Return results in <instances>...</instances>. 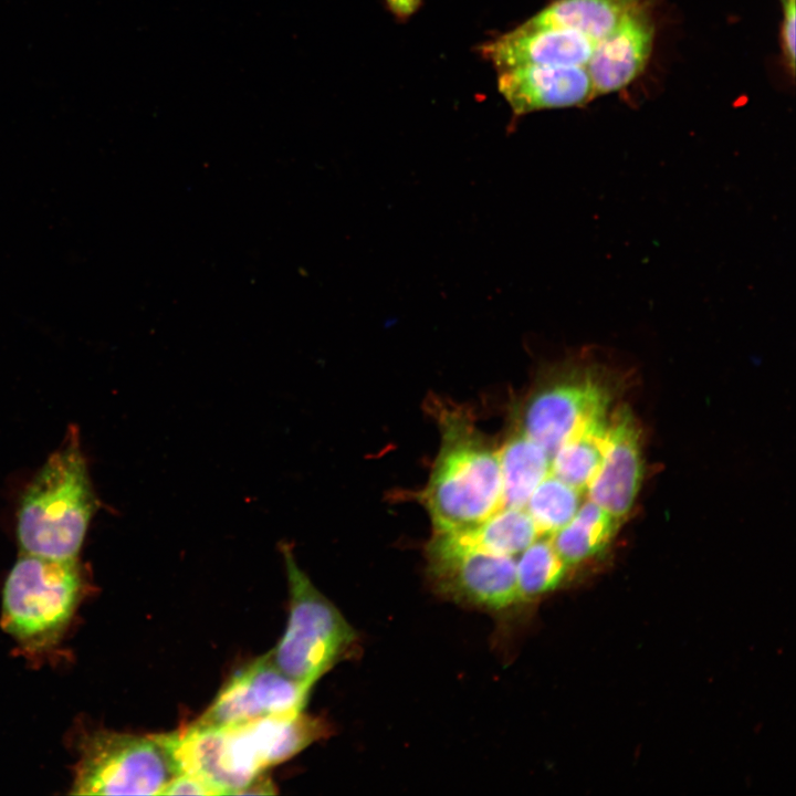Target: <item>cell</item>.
<instances>
[{
  "instance_id": "5bb4252c",
  "label": "cell",
  "mask_w": 796,
  "mask_h": 796,
  "mask_svg": "<svg viewBox=\"0 0 796 796\" xmlns=\"http://www.w3.org/2000/svg\"><path fill=\"white\" fill-rule=\"evenodd\" d=\"M499 457L502 478L500 510L525 511L534 490L551 473V455L517 430L499 450Z\"/></svg>"
},
{
  "instance_id": "ba28073f",
  "label": "cell",
  "mask_w": 796,
  "mask_h": 796,
  "mask_svg": "<svg viewBox=\"0 0 796 796\" xmlns=\"http://www.w3.org/2000/svg\"><path fill=\"white\" fill-rule=\"evenodd\" d=\"M311 690L284 674L265 653L234 672L193 723L220 727L264 716L300 713Z\"/></svg>"
},
{
  "instance_id": "7402d4cb",
  "label": "cell",
  "mask_w": 796,
  "mask_h": 796,
  "mask_svg": "<svg viewBox=\"0 0 796 796\" xmlns=\"http://www.w3.org/2000/svg\"><path fill=\"white\" fill-rule=\"evenodd\" d=\"M419 0H388L389 7L397 14H409L417 7Z\"/></svg>"
},
{
  "instance_id": "ffe728a7",
  "label": "cell",
  "mask_w": 796,
  "mask_h": 796,
  "mask_svg": "<svg viewBox=\"0 0 796 796\" xmlns=\"http://www.w3.org/2000/svg\"><path fill=\"white\" fill-rule=\"evenodd\" d=\"M783 21L781 28V46L787 71L795 72V0H781Z\"/></svg>"
},
{
  "instance_id": "7a4b0ae2",
  "label": "cell",
  "mask_w": 796,
  "mask_h": 796,
  "mask_svg": "<svg viewBox=\"0 0 796 796\" xmlns=\"http://www.w3.org/2000/svg\"><path fill=\"white\" fill-rule=\"evenodd\" d=\"M98 502L92 489L77 430L70 427L23 494L17 534L21 553L77 558Z\"/></svg>"
},
{
  "instance_id": "5b68a950",
  "label": "cell",
  "mask_w": 796,
  "mask_h": 796,
  "mask_svg": "<svg viewBox=\"0 0 796 796\" xmlns=\"http://www.w3.org/2000/svg\"><path fill=\"white\" fill-rule=\"evenodd\" d=\"M178 774L159 734L98 732L83 745L72 795H161Z\"/></svg>"
},
{
  "instance_id": "4fadbf2b",
  "label": "cell",
  "mask_w": 796,
  "mask_h": 796,
  "mask_svg": "<svg viewBox=\"0 0 796 796\" xmlns=\"http://www.w3.org/2000/svg\"><path fill=\"white\" fill-rule=\"evenodd\" d=\"M643 0H555L524 24L576 32L594 44Z\"/></svg>"
},
{
  "instance_id": "ac0fdd59",
  "label": "cell",
  "mask_w": 796,
  "mask_h": 796,
  "mask_svg": "<svg viewBox=\"0 0 796 796\" xmlns=\"http://www.w3.org/2000/svg\"><path fill=\"white\" fill-rule=\"evenodd\" d=\"M566 568L551 537L533 542L516 559L519 600L533 599L555 589L563 580Z\"/></svg>"
},
{
  "instance_id": "44dd1931",
  "label": "cell",
  "mask_w": 796,
  "mask_h": 796,
  "mask_svg": "<svg viewBox=\"0 0 796 796\" xmlns=\"http://www.w3.org/2000/svg\"><path fill=\"white\" fill-rule=\"evenodd\" d=\"M161 795H217V793L199 778L178 773L168 783Z\"/></svg>"
},
{
  "instance_id": "277c9868",
  "label": "cell",
  "mask_w": 796,
  "mask_h": 796,
  "mask_svg": "<svg viewBox=\"0 0 796 796\" xmlns=\"http://www.w3.org/2000/svg\"><path fill=\"white\" fill-rule=\"evenodd\" d=\"M82 593L77 558L21 553L3 584L1 627L28 648L50 646L67 627Z\"/></svg>"
},
{
  "instance_id": "e0dca14e",
  "label": "cell",
  "mask_w": 796,
  "mask_h": 796,
  "mask_svg": "<svg viewBox=\"0 0 796 796\" xmlns=\"http://www.w3.org/2000/svg\"><path fill=\"white\" fill-rule=\"evenodd\" d=\"M607 420L587 427L563 442L551 455V473L584 492L601 463Z\"/></svg>"
},
{
  "instance_id": "6da1fadb",
  "label": "cell",
  "mask_w": 796,
  "mask_h": 796,
  "mask_svg": "<svg viewBox=\"0 0 796 796\" xmlns=\"http://www.w3.org/2000/svg\"><path fill=\"white\" fill-rule=\"evenodd\" d=\"M442 443L421 493L437 533L471 530L500 510L502 478L499 451L488 444L468 413L443 406Z\"/></svg>"
},
{
  "instance_id": "2e32d148",
  "label": "cell",
  "mask_w": 796,
  "mask_h": 796,
  "mask_svg": "<svg viewBox=\"0 0 796 796\" xmlns=\"http://www.w3.org/2000/svg\"><path fill=\"white\" fill-rule=\"evenodd\" d=\"M444 534L461 543L512 557L541 537L530 514L514 509L500 510L471 530Z\"/></svg>"
},
{
  "instance_id": "3957f363",
  "label": "cell",
  "mask_w": 796,
  "mask_h": 796,
  "mask_svg": "<svg viewBox=\"0 0 796 796\" xmlns=\"http://www.w3.org/2000/svg\"><path fill=\"white\" fill-rule=\"evenodd\" d=\"M280 549L289 582L290 611L284 635L268 653L284 674L312 688L350 652L357 636L298 567L291 544L282 542Z\"/></svg>"
},
{
  "instance_id": "9c48e42d",
  "label": "cell",
  "mask_w": 796,
  "mask_h": 796,
  "mask_svg": "<svg viewBox=\"0 0 796 796\" xmlns=\"http://www.w3.org/2000/svg\"><path fill=\"white\" fill-rule=\"evenodd\" d=\"M641 478L639 427L630 409L621 406L607 421L604 454L587 488L588 500L620 520L632 507Z\"/></svg>"
},
{
  "instance_id": "8fae6325",
  "label": "cell",
  "mask_w": 796,
  "mask_h": 796,
  "mask_svg": "<svg viewBox=\"0 0 796 796\" xmlns=\"http://www.w3.org/2000/svg\"><path fill=\"white\" fill-rule=\"evenodd\" d=\"M498 87L515 116L583 106L594 97L585 66L526 65L499 71Z\"/></svg>"
},
{
  "instance_id": "52a82bcc",
  "label": "cell",
  "mask_w": 796,
  "mask_h": 796,
  "mask_svg": "<svg viewBox=\"0 0 796 796\" xmlns=\"http://www.w3.org/2000/svg\"><path fill=\"white\" fill-rule=\"evenodd\" d=\"M436 587L459 601L500 610L519 600L516 559L434 533L428 546Z\"/></svg>"
},
{
  "instance_id": "9a60e30c",
  "label": "cell",
  "mask_w": 796,
  "mask_h": 796,
  "mask_svg": "<svg viewBox=\"0 0 796 796\" xmlns=\"http://www.w3.org/2000/svg\"><path fill=\"white\" fill-rule=\"evenodd\" d=\"M618 521L588 500L574 517L551 536L552 544L567 566L579 564L600 553L612 538Z\"/></svg>"
},
{
  "instance_id": "30bf717a",
  "label": "cell",
  "mask_w": 796,
  "mask_h": 796,
  "mask_svg": "<svg viewBox=\"0 0 796 796\" xmlns=\"http://www.w3.org/2000/svg\"><path fill=\"white\" fill-rule=\"evenodd\" d=\"M654 22L646 0L597 42L586 64L594 97L625 88L645 70L653 49Z\"/></svg>"
},
{
  "instance_id": "8992f818",
  "label": "cell",
  "mask_w": 796,
  "mask_h": 796,
  "mask_svg": "<svg viewBox=\"0 0 796 796\" xmlns=\"http://www.w3.org/2000/svg\"><path fill=\"white\" fill-rule=\"evenodd\" d=\"M594 368L562 373L526 402L520 431L549 455L572 436L607 420L611 388Z\"/></svg>"
},
{
  "instance_id": "7c38bea8",
  "label": "cell",
  "mask_w": 796,
  "mask_h": 796,
  "mask_svg": "<svg viewBox=\"0 0 796 796\" xmlns=\"http://www.w3.org/2000/svg\"><path fill=\"white\" fill-rule=\"evenodd\" d=\"M595 44L563 29L522 24L482 46V54L498 71L526 65L586 66Z\"/></svg>"
},
{
  "instance_id": "d6986e66",
  "label": "cell",
  "mask_w": 796,
  "mask_h": 796,
  "mask_svg": "<svg viewBox=\"0 0 796 796\" xmlns=\"http://www.w3.org/2000/svg\"><path fill=\"white\" fill-rule=\"evenodd\" d=\"M582 493L552 473L538 484L525 511L541 537H551L574 517L582 503Z\"/></svg>"
}]
</instances>
